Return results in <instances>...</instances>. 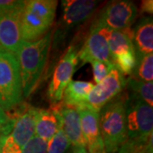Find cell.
<instances>
[{
	"label": "cell",
	"mask_w": 153,
	"mask_h": 153,
	"mask_svg": "<svg viewBox=\"0 0 153 153\" xmlns=\"http://www.w3.org/2000/svg\"><path fill=\"white\" fill-rule=\"evenodd\" d=\"M53 32L34 42H23L16 53L22 79L23 97L27 98L38 87L46 66Z\"/></svg>",
	"instance_id": "obj_1"
},
{
	"label": "cell",
	"mask_w": 153,
	"mask_h": 153,
	"mask_svg": "<svg viewBox=\"0 0 153 153\" xmlns=\"http://www.w3.org/2000/svg\"><path fill=\"white\" fill-rule=\"evenodd\" d=\"M128 94H119L99 112V127L105 153H117L128 140L126 128Z\"/></svg>",
	"instance_id": "obj_2"
},
{
	"label": "cell",
	"mask_w": 153,
	"mask_h": 153,
	"mask_svg": "<svg viewBox=\"0 0 153 153\" xmlns=\"http://www.w3.org/2000/svg\"><path fill=\"white\" fill-rule=\"evenodd\" d=\"M57 4L55 0L26 1L21 21L23 41H37L48 33L54 23Z\"/></svg>",
	"instance_id": "obj_3"
},
{
	"label": "cell",
	"mask_w": 153,
	"mask_h": 153,
	"mask_svg": "<svg viewBox=\"0 0 153 153\" xmlns=\"http://www.w3.org/2000/svg\"><path fill=\"white\" fill-rule=\"evenodd\" d=\"M22 79L16 55L0 50V105L10 111L22 104Z\"/></svg>",
	"instance_id": "obj_4"
},
{
	"label": "cell",
	"mask_w": 153,
	"mask_h": 153,
	"mask_svg": "<svg viewBox=\"0 0 153 153\" xmlns=\"http://www.w3.org/2000/svg\"><path fill=\"white\" fill-rule=\"evenodd\" d=\"M125 115L128 139L146 144L152 138V107L140 99L128 95Z\"/></svg>",
	"instance_id": "obj_5"
},
{
	"label": "cell",
	"mask_w": 153,
	"mask_h": 153,
	"mask_svg": "<svg viewBox=\"0 0 153 153\" xmlns=\"http://www.w3.org/2000/svg\"><path fill=\"white\" fill-rule=\"evenodd\" d=\"M126 82L124 76L115 67L101 82L94 86L82 106L100 112L104 105L122 93Z\"/></svg>",
	"instance_id": "obj_6"
},
{
	"label": "cell",
	"mask_w": 153,
	"mask_h": 153,
	"mask_svg": "<svg viewBox=\"0 0 153 153\" xmlns=\"http://www.w3.org/2000/svg\"><path fill=\"white\" fill-rule=\"evenodd\" d=\"M111 33V29L94 21L85 43L77 53V58L83 63L99 60L107 64H112L109 50Z\"/></svg>",
	"instance_id": "obj_7"
},
{
	"label": "cell",
	"mask_w": 153,
	"mask_h": 153,
	"mask_svg": "<svg viewBox=\"0 0 153 153\" xmlns=\"http://www.w3.org/2000/svg\"><path fill=\"white\" fill-rule=\"evenodd\" d=\"M137 16L138 9L132 1H113L105 6L95 22L111 31H119L131 28Z\"/></svg>",
	"instance_id": "obj_8"
},
{
	"label": "cell",
	"mask_w": 153,
	"mask_h": 153,
	"mask_svg": "<svg viewBox=\"0 0 153 153\" xmlns=\"http://www.w3.org/2000/svg\"><path fill=\"white\" fill-rule=\"evenodd\" d=\"M77 61L76 48L70 46L56 65L52 79L49 82L48 95L52 105L57 104L62 100L66 86L71 81Z\"/></svg>",
	"instance_id": "obj_9"
},
{
	"label": "cell",
	"mask_w": 153,
	"mask_h": 153,
	"mask_svg": "<svg viewBox=\"0 0 153 153\" xmlns=\"http://www.w3.org/2000/svg\"><path fill=\"white\" fill-rule=\"evenodd\" d=\"M24 7L0 15V50L16 55L23 44L21 21Z\"/></svg>",
	"instance_id": "obj_10"
},
{
	"label": "cell",
	"mask_w": 153,
	"mask_h": 153,
	"mask_svg": "<svg viewBox=\"0 0 153 153\" xmlns=\"http://www.w3.org/2000/svg\"><path fill=\"white\" fill-rule=\"evenodd\" d=\"M76 110L80 116L81 129L88 153H105L99 127V112L85 106H81Z\"/></svg>",
	"instance_id": "obj_11"
},
{
	"label": "cell",
	"mask_w": 153,
	"mask_h": 153,
	"mask_svg": "<svg viewBox=\"0 0 153 153\" xmlns=\"http://www.w3.org/2000/svg\"><path fill=\"white\" fill-rule=\"evenodd\" d=\"M38 110V108L29 106L13 118L12 128L7 136L20 149H22L35 135V126Z\"/></svg>",
	"instance_id": "obj_12"
},
{
	"label": "cell",
	"mask_w": 153,
	"mask_h": 153,
	"mask_svg": "<svg viewBox=\"0 0 153 153\" xmlns=\"http://www.w3.org/2000/svg\"><path fill=\"white\" fill-rule=\"evenodd\" d=\"M55 109L59 116L60 127L70 140L71 146L86 148L84 138L82 136L78 111L71 106L61 105Z\"/></svg>",
	"instance_id": "obj_13"
},
{
	"label": "cell",
	"mask_w": 153,
	"mask_h": 153,
	"mask_svg": "<svg viewBox=\"0 0 153 153\" xmlns=\"http://www.w3.org/2000/svg\"><path fill=\"white\" fill-rule=\"evenodd\" d=\"M99 2L94 0H64L63 22L66 27L80 24L92 16Z\"/></svg>",
	"instance_id": "obj_14"
},
{
	"label": "cell",
	"mask_w": 153,
	"mask_h": 153,
	"mask_svg": "<svg viewBox=\"0 0 153 153\" xmlns=\"http://www.w3.org/2000/svg\"><path fill=\"white\" fill-rule=\"evenodd\" d=\"M133 44L136 57L153 51V22L152 17L141 19L133 30Z\"/></svg>",
	"instance_id": "obj_15"
},
{
	"label": "cell",
	"mask_w": 153,
	"mask_h": 153,
	"mask_svg": "<svg viewBox=\"0 0 153 153\" xmlns=\"http://www.w3.org/2000/svg\"><path fill=\"white\" fill-rule=\"evenodd\" d=\"M59 128L60 119L55 107L49 110H38L35 126L36 136L48 142L56 134Z\"/></svg>",
	"instance_id": "obj_16"
},
{
	"label": "cell",
	"mask_w": 153,
	"mask_h": 153,
	"mask_svg": "<svg viewBox=\"0 0 153 153\" xmlns=\"http://www.w3.org/2000/svg\"><path fill=\"white\" fill-rule=\"evenodd\" d=\"M94 86L93 82L71 80L63 93V105L74 107L76 109L82 106L88 94Z\"/></svg>",
	"instance_id": "obj_17"
},
{
	"label": "cell",
	"mask_w": 153,
	"mask_h": 153,
	"mask_svg": "<svg viewBox=\"0 0 153 153\" xmlns=\"http://www.w3.org/2000/svg\"><path fill=\"white\" fill-rule=\"evenodd\" d=\"M134 49L131 28L119 31H111L109 39V50L111 57L128 50Z\"/></svg>",
	"instance_id": "obj_18"
},
{
	"label": "cell",
	"mask_w": 153,
	"mask_h": 153,
	"mask_svg": "<svg viewBox=\"0 0 153 153\" xmlns=\"http://www.w3.org/2000/svg\"><path fill=\"white\" fill-rule=\"evenodd\" d=\"M136 66L130 77L142 82H152L153 80V54L140 55L136 57Z\"/></svg>",
	"instance_id": "obj_19"
},
{
	"label": "cell",
	"mask_w": 153,
	"mask_h": 153,
	"mask_svg": "<svg viewBox=\"0 0 153 153\" xmlns=\"http://www.w3.org/2000/svg\"><path fill=\"white\" fill-rule=\"evenodd\" d=\"M126 85L128 87L132 96L140 99L149 105L150 106H153V82H142L134 80L129 77Z\"/></svg>",
	"instance_id": "obj_20"
},
{
	"label": "cell",
	"mask_w": 153,
	"mask_h": 153,
	"mask_svg": "<svg viewBox=\"0 0 153 153\" xmlns=\"http://www.w3.org/2000/svg\"><path fill=\"white\" fill-rule=\"evenodd\" d=\"M111 62L123 75H131L137 62L134 49L128 50L111 57Z\"/></svg>",
	"instance_id": "obj_21"
},
{
	"label": "cell",
	"mask_w": 153,
	"mask_h": 153,
	"mask_svg": "<svg viewBox=\"0 0 153 153\" xmlns=\"http://www.w3.org/2000/svg\"><path fill=\"white\" fill-rule=\"evenodd\" d=\"M71 146L70 140L60 127L56 134L48 141L47 153H67Z\"/></svg>",
	"instance_id": "obj_22"
},
{
	"label": "cell",
	"mask_w": 153,
	"mask_h": 153,
	"mask_svg": "<svg viewBox=\"0 0 153 153\" xmlns=\"http://www.w3.org/2000/svg\"><path fill=\"white\" fill-rule=\"evenodd\" d=\"M47 141L34 135L22 147L21 153H47Z\"/></svg>",
	"instance_id": "obj_23"
},
{
	"label": "cell",
	"mask_w": 153,
	"mask_h": 153,
	"mask_svg": "<svg viewBox=\"0 0 153 153\" xmlns=\"http://www.w3.org/2000/svg\"><path fill=\"white\" fill-rule=\"evenodd\" d=\"M93 68V76L94 80L99 83L104 79L105 76L109 74V72L115 66L112 64H107L102 61L99 60H94L90 62Z\"/></svg>",
	"instance_id": "obj_24"
},
{
	"label": "cell",
	"mask_w": 153,
	"mask_h": 153,
	"mask_svg": "<svg viewBox=\"0 0 153 153\" xmlns=\"http://www.w3.org/2000/svg\"><path fill=\"white\" fill-rule=\"evenodd\" d=\"M146 144L128 140L117 153H148Z\"/></svg>",
	"instance_id": "obj_25"
},
{
	"label": "cell",
	"mask_w": 153,
	"mask_h": 153,
	"mask_svg": "<svg viewBox=\"0 0 153 153\" xmlns=\"http://www.w3.org/2000/svg\"><path fill=\"white\" fill-rule=\"evenodd\" d=\"M13 124V118L0 105V135L10 134Z\"/></svg>",
	"instance_id": "obj_26"
},
{
	"label": "cell",
	"mask_w": 153,
	"mask_h": 153,
	"mask_svg": "<svg viewBox=\"0 0 153 153\" xmlns=\"http://www.w3.org/2000/svg\"><path fill=\"white\" fill-rule=\"evenodd\" d=\"M26 1H16V0H0V15L14 10L17 8L25 5Z\"/></svg>",
	"instance_id": "obj_27"
},
{
	"label": "cell",
	"mask_w": 153,
	"mask_h": 153,
	"mask_svg": "<svg viewBox=\"0 0 153 153\" xmlns=\"http://www.w3.org/2000/svg\"><path fill=\"white\" fill-rule=\"evenodd\" d=\"M140 10L141 13H146L152 15L153 12V2L152 0H145L141 2Z\"/></svg>",
	"instance_id": "obj_28"
},
{
	"label": "cell",
	"mask_w": 153,
	"mask_h": 153,
	"mask_svg": "<svg viewBox=\"0 0 153 153\" xmlns=\"http://www.w3.org/2000/svg\"><path fill=\"white\" fill-rule=\"evenodd\" d=\"M72 153H88L86 148L81 146H72Z\"/></svg>",
	"instance_id": "obj_29"
}]
</instances>
